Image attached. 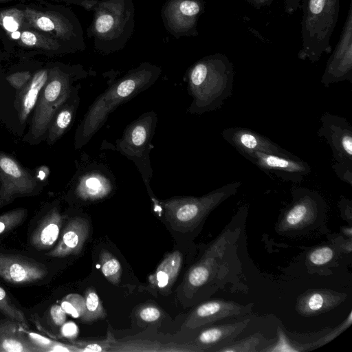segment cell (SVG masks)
Masks as SVG:
<instances>
[{
  "label": "cell",
  "mask_w": 352,
  "mask_h": 352,
  "mask_svg": "<svg viewBox=\"0 0 352 352\" xmlns=\"http://www.w3.org/2000/svg\"><path fill=\"white\" fill-rule=\"evenodd\" d=\"M68 2L78 5L87 11H91L98 0H67Z\"/></svg>",
  "instance_id": "obj_46"
},
{
  "label": "cell",
  "mask_w": 352,
  "mask_h": 352,
  "mask_svg": "<svg viewBox=\"0 0 352 352\" xmlns=\"http://www.w3.org/2000/svg\"><path fill=\"white\" fill-rule=\"evenodd\" d=\"M157 121V115L155 111L144 112L126 126L115 145L119 153L133 162L152 199L153 193L150 182L153 172L150 153Z\"/></svg>",
  "instance_id": "obj_7"
},
{
  "label": "cell",
  "mask_w": 352,
  "mask_h": 352,
  "mask_svg": "<svg viewBox=\"0 0 352 352\" xmlns=\"http://www.w3.org/2000/svg\"><path fill=\"white\" fill-rule=\"evenodd\" d=\"M50 314L54 323L61 326L65 322L66 313L60 305H54L50 308Z\"/></svg>",
  "instance_id": "obj_42"
},
{
  "label": "cell",
  "mask_w": 352,
  "mask_h": 352,
  "mask_svg": "<svg viewBox=\"0 0 352 352\" xmlns=\"http://www.w3.org/2000/svg\"><path fill=\"white\" fill-rule=\"evenodd\" d=\"M223 138L243 156L255 152L296 157L267 137L250 129L229 127L221 133Z\"/></svg>",
  "instance_id": "obj_15"
},
{
  "label": "cell",
  "mask_w": 352,
  "mask_h": 352,
  "mask_svg": "<svg viewBox=\"0 0 352 352\" xmlns=\"http://www.w3.org/2000/svg\"><path fill=\"white\" fill-rule=\"evenodd\" d=\"M89 234V223L82 217L71 218L64 228L58 244L47 255L62 258L80 252Z\"/></svg>",
  "instance_id": "obj_20"
},
{
  "label": "cell",
  "mask_w": 352,
  "mask_h": 352,
  "mask_svg": "<svg viewBox=\"0 0 352 352\" xmlns=\"http://www.w3.org/2000/svg\"><path fill=\"white\" fill-rule=\"evenodd\" d=\"M345 298V294L333 291L309 290L298 299L296 310L302 316H315L333 309L343 302Z\"/></svg>",
  "instance_id": "obj_24"
},
{
  "label": "cell",
  "mask_w": 352,
  "mask_h": 352,
  "mask_svg": "<svg viewBox=\"0 0 352 352\" xmlns=\"http://www.w3.org/2000/svg\"><path fill=\"white\" fill-rule=\"evenodd\" d=\"M248 311L247 306L232 301L210 300L197 306L187 318L184 326L194 329L219 320L241 315Z\"/></svg>",
  "instance_id": "obj_19"
},
{
  "label": "cell",
  "mask_w": 352,
  "mask_h": 352,
  "mask_svg": "<svg viewBox=\"0 0 352 352\" xmlns=\"http://www.w3.org/2000/svg\"><path fill=\"white\" fill-rule=\"evenodd\" d=\"M47 274L43 264L30 258L0 253V277L13 285L37 282Z\"/></svg>",
  "instance_id": "obj_16"
},
{
  "label": "cell",
  "mask_w": 352,
  "mask_h": 352,
  "mask_svg": "<svg viewBox=\"0 0 352 352\" xmlns=\"http://www.w3.org/2000/svg\"><path fill=\"white\" fill-rule=\"evenodd\" d=\"M352 322V312L351 311L348 316V317L342 322V324H340L339 326L336 327L333 331H331L329 333L326 335L325 336L321 338L318 340H317L316 342L313 343V346H322L332 340H333L335 338H336L338 336H339L341 333H342L344 330H346L348 327H350Z\"/></svg>",
  "instance_id": "obj_40"
},
{
  "label": "cell",
  "mask_w": 352,
  "mask_h": 352,
  "mask_svg": "<svg viewBox=\"0 0 352 352\" xmlns=\"http://www.w3.org/2000/svg\"><path fill=\"white\" fill-rule=\"evenodd\" d=\"M99 265L104 276L112 284H118L122 275L120 261L109 251L102 250L99 254Z\"/></svg>",
  "instance_id": "obj_30"
},
{
  "label": "cell",
  "mask_w": 352,
  "mask_h": 352,
  "mask_svg": "<svg viewBox=\"0 0 352 352\" xmlns=\"http://www.w3.org/2000/svg\"><path fill=\"white\" fill-rule=\"evenodd\" d=\"M60 332L63 336L74 339L77 337L79 330L75 322L69 321L61 325Z\"/></svg>",
  "instance_id": "obj_43"
},
{
  "label": "cell",
  "mask_w": 352,
  "mask_h": 352,
  "mask_svg": "<svg viewBox=\"0 0 352 352\" xmlns=\"http://www.w3.org/2000/svg\"><path fill=\"white\" fill-rule=\"evenodd\" d=\"M182 264V255L179 251L168 254L150 276V283L160 289H168L175 283Z\"/></svg>",
  "instance_id": "obj_25"
},
{
  "label": "cell",
  "mask_w": 352,
  "mask_h": 352,
  "mask_svg": "<svg viewBox=\"0 0 352 352\" xmlns=\"http://www.w3.org/2000/svg\"><path fill=\"white\" fill-rule=\"evenodd\" d=\"M0 68H1V67H0Z\"/></svg>",
  "instance_id": "obj_51"
},
{
  "label": "cell",
  "mask_w": 352,
  "mask_h": 352,
  "mask_svg": "<svg viewBox=\"0 0 352 352\" xmlns=\"http://www.w3.org/2000/svg\"><path fill=\"white\" fill-rule=\"evenodd\" d=\"M228 243V235L221 236L206 250L201 259L188 271L184 292L192 296L195 292L205 285L213 276Z\"/></svg>",
  "instance_id": "obj_18"
},
{
  "label": "cell",
  "mask_w": 352,
  "mask_h": 352,
  "mask_svg": "<svg viewBox=\"0 0 352 352\" xmlns=\"http://www.w3.org/2000/svg\"><path fill=\"white\" fill-rule=\"evenodd\" d=\"M342 232L349 238L351 237L352 230L351 228H342Z\"/></svg>",
  "instance_id": "obj_49"
},
{
  "label": "cell",
  "mask_w": 352,
  "mask_h": 352,
  "mask_svg": "<svg viewBox=\"0 0 352 352\" xmlns=\"http://www.w3.org/2000/svg\"><path fill=\"white\" fill-rule=\"evenodd\" d=\"M206 0H167L161 10L165 29L175 38L195 36L199 16L204 12Z\"/></svg>",
  "instance_id": "obj_11"
},
{
  "label": "cell",
  "mask_w": 352,
  "mask_h": 352,
  "mask_svg": "<svg viewBox=\"0 0 352 352\" xmlns=\"http://www.w3.org/2000/svg\"><path fill=\"white\" fill-rule=\"evenodd\" d=\"M250 319L238 322L215 326L200 333L197 342L203 346H211L220 342L230 343L248 325Z\"/></svg>",
  "instance_id": "obj_27"
},
{
  "label": "cell",
  "mask_w": 352,
  "mask_h": 352,
  "mask_svg": "<svg viewBox=\"0 0 352 352\" xmlns=\"http://www.w3.org/2000/svg\"><path fill=\"white\" fill-rule=\"evenodd\" d=\"M89 75L80 65L57 63L51 65L47 80L33 110L28 131L22 140L31 146L44 141L50 120L69 96L74 82Z\"/></svg>",
  "instance_id": "obj_3"
},
{
  "label": "cell",
  "mask_w": 352,
  "mask_h": 352,
  "mask_svg": "<svg viewBox=\"0 0 352 352\" xmlns=\"http://www.w3.org/2000/svg\"><path fill=\"white\" fill-rule=\"evenodd\" d=\"M293 192L295 199L282 218L281 231L300 229L312 223L318 215L320 200L314 191L297 188Z\"/></svg>",
  "instance_id": "obj_17"
},
{
  "label": "cell",
  "mask_w": 352,
  "mask_h": 352,
  "mask_svg": "<svg viewBox=\"0 0 352 352\" xmlns=\"http://www.w3.org/2000/svg\"><path fill=\"white\" fill-rule=\"evenodd\" d=\"M13 1V0H0V3H2V2H8V1Z\"/></svg>",
  "instance_id": "obj_50"
},
{
  "label": "cell",
  "mask_w": 352,
  "mask_h": 352,
  "mask_svg": "<svg viewBox=\"0 0 352 352\" xmlns=\"http://www.w3.org/2000/svg\"><path fill=\"white\" fill-rule=\"evenodd\" d=\"M263 340L261 334L255 333L239 342L228 343L217 351L223 352H256L259 351L258 347L264 342Z\"/></svg>",
  "instance_id": "obj_34"
},
{
  "label": "cell",
  "mask_w": 352,
  "mask_h": 352,
  "mask_svg": "<svg viewBox=\"0 0 352 352\" xmlns=\"http://www.w3.org/2000/svg\"><path fill=\"white\" fill-rule=\"evenodd\" d=\"M45 186L36 179L33 170L0 151V208L16 198L38 195Z\"/></svg>",
  "instance_id": "obj_10"
},
{
  "label": "cell",
  "mask_w": 352,
  "mask_h": 352,
  "mask_svg": "<svg viewBox=\"0 0 352 352\" xmlns=\"http://www.w3.org/2000/svg\"><path fill=\"white\" fill-rule=\"evenodd\" d=\"M333 250L328 246H322L312 250L308 259L314 265H323L328 263L333 257Z\"/></svg>",
  "instance_id": "obj_37"
},
{
  "label": "cell",
  "mask_w": 352,
  "mask_h": 352,
  "mask_svg": "<svg viewBox=\"0 0 352 352\" xmlns=\"http://www.w3.org/2000/svg\"><path fill=\"white\" fill-rule=\"evenodd\" d=\"M278 339L276 344L261 351L271 352H296L302 351L289 342L282 329L279 327L278 328Z\"/></svg>",
  "instance_id": "obj_38"
},
{
  "label": "cell",
  "mask_w": 352,
  "mask_h": 352,
  "mask_svg": "<svg viewBox=\"0 0 352 352\" xmlns=\"http://www.w3.org/2000/svg\"><path fill=\"white\" fill-rule=\"evenodd\" d=\"M27 213L25 208H18L0 214V235L21 224Z\"/></svg>",
  "instance_id": "obj_35"
},
{
  "label": "cell",
  "mask_w": 352,
  "mask_h": 352,
  "mask_svg": "<svg viewBox=\"0 0 352 352\" xmlns=\"http://www.w3.org/2000/svg\"><path fill=\"white\" fill-rule=\"evenodd\" d=\"M19 42L25 46L35 47L48 52L67 50L56 39L36 31L23 30L18 36Z\"/></svg>",
  "instance_id": "obj_28"
},
{
  "label": "cell",
  "mask_w": 352,
  "mask_h": 352,
  "mask_svg": "<svg viewBox=\"0 0 352 352\" xmlns=\"http://www.w3.org/2000/svg\"><path fill=\"white\" fill-rule=\"evenodd\" d=\"M340 0H302L301 48L298 58L314 63L331 51L330 40L338 20Z\"/></svg>",
  "instance_id": "obj_5"
},
{
  "label": "cell",
  "mask_w": 352,
  "mask_h": 352,
  "mask_svg": "<svg viewBox=\"0 0 352 352\" xmlns=\"http://www.w3.org/2000/svg\"><path fill=\"white\" fill-rule=\"evenodd\" d=\"M162 72L160 67L143 62L112 82L95 99L78 125L74 135V148L78 150L85 146L104 124L111 113L151 87Z\"/></svg>",
  "instance_id": "obj_1"
},
{
  "label": "cell",
  "mask_w": 352,
  "mask_h": 352,
  "mask_svg": "<svg viewBox=\"0 0 352 352\" xmlns=\"http://www.w3.org/2000/svg\"><path fill=\"white\" fill-rule=\"evenodd\" d=\"M25 22L23 10L9 8L0 12V25L8 34H14Z\"/></svg>",
  "instance_id": "obj_32"
},
{
  "label": "cell",
  "mask_w": 352,
  "mask_h": 352,
  "mask_svg": "<svg viewBox=\"0 0 352 352\" xmlns=\"http://www.w3.org/2000/svg\"><path fill=\"white\" fill-rule=\"evenodd\" d=\"M23 10L25 22L30 26L50 34L67 52L85 50L81 24L72 12H44L28 7Z\"/></svg>",
  "instance_id": "obj_8"
},
{
  "label": "cell",
  "mask_w": 352,
  "mask_h": 352,
  "mask_svg": "<svg viewBox=\"0 0 352 352\" xmlns=\"http://www.w3.org/2000/svg\"><path fill=\"white\" fill-rule=\"evenodd\" d=\"M256 9L269 6L274 0H243Z\"/></svg>",
  "instance_id": "obj_47"
},
{
  "label": "cell",
  "mask_w": 352,
  "mask_h": 352,
  "mask_svg": "<svg viewBox=\"0 0 352 352\" xmlns=\"http://www.w3.org/2000/svg\"><path fill=\"white\" fill-rule=\"evenodd\" d=\"M87 32L94 48L102 54L122 50L135 29L133 0H98Z\"/></svg>",
  "instance_id": "obj_4"
},
{
  "label": "cell",
  "mask_w": 352,
  "mask_h": 352,
  "mask_svg": "<svg viewBox=\"0 0 352 352\" xmlns=\"http://www.w3.org/2000/svg\"><path fill=\"white\" fill-rule=\"evenodd\" d=\"M60 306L73 318H81L85 312V298L79 294H70L63 298Z\"/></svg>",
  "instance_id": "obj_36"
},
{
  "label": "cell",
  "mask_w": 352,
  "mask_h": 352,
  "mask_svg": "<svg viewBox=\"0 0 352 352\" xmlns=\"http://www.w3.org/2000/svg\"><path fill=\"white\" fill-rule=\"evenodd\" d=\"M80 89L79 84L74 85L68 98L54 114L45 133L44 141L47 145L55 144L73 124L80 104Z\"/></svg>",
  "instance_id": "obj_21"
},
{
  "label": "cell",
  "mask_w": 352,
  "mask_h": 352,
  "mask_svg": "<svg viewBox=\"0 0 352 352\" xmlns=\"http://www.w3.org/2000/svg\"><path fill=\"white\" fill-rule=\"evenodd\" d=\"M85 312L81 320L85 322H93L106 317L107 314L97 293L92 288H88L85 294Z\"/></svg>",
  "instance_id": "obj_29"
},
{
  "label": "cell",
  "mask_w": 352,
  "mask_h": 352,
  "mask_svg": "<svg viewBox=\"0 0 352 352\" xmlns=\"http://www.w3.org/2000/svg\"><path fill=\"white\" fill-rule=\"evenodd\" d=\"M27 337L38 349V352H60L78 351L73 346L52 340L34 332H26Z\"/></svg>",
  "instance_id": "obj_31"
},
{
  "label": "cell",
  "mask_w": 352,
  "mask_h": 352,
  "mask_svg": "<svg viewBox=\"0 0 352 352\" xmlns=\"http://www.w3.org/2000/svg\"><path fill=\"white\" fill-rule=\"evenodd\" d=\"M344 80L352 82V1H350L346 18L339 41L329 58L321 83L329 87Z\"/></svg>",
  "instance_id": "obj_13"
},
{
  "label": "cell",
  "mask_w": 352,
  "mask_h": 352,
  "mask_svg": "<svg viewBox=\"0 0 352 352\" xmlns=\"http://www.w3.org/2000/svg\"><path fill=\"white\" fill-rule=\"evenodd\" d=\"M243 157L265 173H272L284 181L300 182L311 172L310 166L298 157H289L260 152Z\"/></svg>",
  "instance_id": "obj_14"
},
{
  "label": "cell",
  "mask_w": 352,
  "mask_h": 352,
  "mask_svg": "<svg viewBox=\"0 0 352 352\" xmlns=\"http://www.w3.org/2000/svg\"><path fill=\"white\" fill-rule=\"evenodd\" d=\"M318 135L330 146L333 165L352 168V126L346 118L326 112L320 118Z\"/></svg>",
  "instance_id": "obj_12"
},
{
  "label": "cell",
  "mask_w": 352,
  "mask_h": 352,
  "mask_svg": "<svg viewBox=\"0 0 352 352\" xmlns=\"http://www.w3.org/2000/svg\"><path fill=\"white\" fill-rule=\"evenodd\" d=\"M82 351H102L104 349L98 344H91L85 346V348L80 349Z\"/></svg>",
  "instance_id": "obj_48"
},
{
  "label": "cell",
  "mask_w": 352,
  "mask_h": 352,
  "mask_svg": "<svg viewBox=\"0 0 352 352\" xmlns=\"http://www.w3.org/2000/svg\"><path fill=\"white\" fill-rule=\"evenodd\" d=\"M160 310L154 306H146L139 311V317L144 322H151L157 320L161 317Z\"/></svg>",
  "instance_id": "obj_41"
},
{
  "label": "cell",
  "mask_w": 352,
  "mask_h": 352,
  "mask_svg": "<svg viewBox=\"0 0 352 352\" xmlns=\"http://www.w3.org/2000/svg\"><path fill=\"white\" fill-rule=\"evenodd\" d=\"M48 75L49 67L36 71L26 85L20 91H16L14 107L20 124H25L33 111L39 95L47 80Z\"/></svg>",
  "instance_id": "obj_22"
},
{
  "label": "cell",
  "mask_w": 352,
  "mask_h": 352,
  "mask_svg": "<svg viewBox=\"0 0 352 352\" xmlns=\"http://www.w3.org/2000/svg\"><path fill=\"white\" fill-rule=\"evenodd\" d=\"M63 217L58 203L50 205L30 238L32 245L37 250L51 248L57 241L62 226Z\"/></svg>",
  "instance_id": "obj_23"
},
{
  "label": "cell",
  "mask_w": 352,
  "mask_h": 352,
  "mask_svg": "<svg viewBox=\"0 0 352 352\" xmlns=\"http://www.w3.org/2000/svg\"><path fill=\"white\" fill-rule=\"evenodd\" d=\"M301 0H284L285 11L289 14H294L300 8Z\"/></svg>",
  "instance_id": "obj_45"
},
{
  "label": "cell",
  "mask_w": 352,
  "mask_h": 352,
  "mask_svg": "<svg viewBox=\"0 0 352 352\" xmlns=\"http://www.w3.org/2000/svg\"><path fill=\"white\" fill-rule=\"evenodd\" d=\"M0 311L11 320L21 324L24 329L29 326L23 311L11 301L6 292L0 286Z\"/></svg>",
  "instance_id": "obj_33"
},
{
  "label": "cell",
  "mask_w": 352,
  "mask_h": 352,
  "mask_svg": "<svg viewBox=\"0 0 352 352\" xmlns=\"http://www.w3.org/2000/svg\"><path fill=\"white\" fill-rule=\"evenodd\" d=\"M241 182L222 186L201 197L176 196L160 202L166 221L177 232L192 231L221 203L234 195Z\"/></svg>",
  "instance_id": "obj_6"
},
{
  "label": "cell",
  "mask_w": 352,
  "mask_h": 352,
  "mask_svg": "<svg viewBox=\"0 0 352 352\" xmlns=\"http://www.w3.org/2000/svg\"><path fill=\"white\" fill-rule=\"evenodd\" d=\"M32 75L29 71H19L6 76V80L15 91H19L26 85Z\"/></svg>",
  "instance_id": "obj_39"
},
{
  "label": "cell",
  "mask_w": 352,
  "mask_h": 352,
  "mask_svg": "<svg viewBox=\"0 0 352 352\" xmlns=\"http://www.w3.org/2000/svg\"><path fill=\"white\" fill-rule=\"evenodd\" d=\"M76 165V171L69 181L68 190V194L76 199L84 202L99 201L115 190V177L103 163L89 162L82 156Z\"/></svg>",
  "instance_id": "obj_9"
},
{
  "label": "cell",
  "mask_w": 352,
  "mask_h": 352,
  "mask_svg": "<svg viewBox=\"0 0 352 352\" xmlns=\"http://www.w3.org/2000/svg\"><path fill=\"white\" fill-rule=\"evenodd\" d=\"M33 171L36 179L46 185L50 175V167L46 165H41L36 167Z\"/></svg>",
  "instance_id": "obj_44"
},
{
  "label": "cell",
  "mask_w": 352,
  "mask_h": 352,
  "mask_svg": "<svg viewBox=\"0 0 352 352\" xmlns=\"http://www.w3.org/2000/svg\"><path fill=\"white\" fill-rule=\"evenodd\" d=\"M16 323L12 320L0 324V352H38Z\"/></svg>",
  "instance_id": "obj_26"
},
{
  "label": "cell",
  "mask_w": 352,
  "mask_h": 352,
  "mask_svg": "<svg viewBox=\"0 0 352 352\" xmlns=\"http://www.w3.org/2000/svg\"><path fill=\"white\" fill-rule=\"evenodd\" d=\"M186 77L192 98L187 109L190 113L217 110L232 94L233 65L224 54L216 53L198 60L188 69Z\"/></svg>",
  "instance_id": "obj_2"
}]
</instances>
